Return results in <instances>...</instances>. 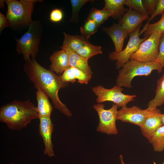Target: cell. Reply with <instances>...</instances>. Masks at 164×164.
<instances>
[{"mask_svg": "<svg viewBox=\"0 0 164 164\" xmlns=\"http://www.w3.org/2000/svg\"><path fill=\"white\" fill-rule=\"evenodd\" d=\"M61 48L64 50L67 54L70 67L81 70L90 77H92L93 73L90 67L88 65V60L82 57L76 52L69 48L62 47H61Z\"/></svg>", "mask_w": 164, "mask_h": 164, "instance_id": "2e32d148", "label": "cell"}, {"mask_svg": "<svg viewBox=\"0 0 164 164\" xmlns=\"http://www.w3.org/2000/svg\"><path fill=\"white\" fill-rule=\"evenodd\" d=\"M43 28L39 20L33 21L28 30L19 39L15 38L16 43V50L22 54L25 61L35 59L39 50V46L43 36Z\"/></svg>", "mask_w": 164, "mask_h": 164, "instance_id": "5b68a950", "label": "cell"}, {"mask_svg": "<svg viewBox=\"0 0 164 164\" xmlns=\"http://www.w3.org/2000/svg\"><path fill=\"white\" fill-rule=\"evenodd\" d=\"M62 80L66 82L73 83L76 81V78L72 67H70L66 69L60 75Z\"/></svg>", "mask_w": 164, "mask_h": 164, "instance_id": "f546056e", "label": "cell"}, {"mask_svg": "<svg viewBox=\"0 0 164 164\" xmlns=\"http://www.w3.org/2000/svg\"><path fill=\"white\" fill-rule=\"evenodd\" d=\"M39 118L36 107L29 99L14 100L0 108V121L10 130H20Z\"/></svg>", "mask_w": 164, "mask_h": 164, "instance_id": "7a4b0ae2", "label": "cell"}, {"mask_svg": "<svg viewBox=\"0 0 164 164\" xmlns=\"http://www.w3.org/2000/svg\"><path fill=\"white\" fill-rule=\"evenodd\" d=\"M156 61L164 67V33L161 36L159 45V53Z\"/></svg>", "mask_w": 164, "mask_h": 164, "instance_id": "1f68e13d", "label": "cell"}, {"mask_svg": "<svg viewBox=\"0 0 164 164\" xmlns=\"http://www.w3.org/2000/svg\"><path fill=\"white\" fill-rule=\"evenodd\" d=\"M100 26L93 20L87 19L84 24L80 28V34L87 39L97 31Z\"/></svg>", "mask_w": 164, "mask_h": 164, "instance_id": "d4e9b609", "label": "cell"}, {"mask_svg": "<svg viewBox=\"0 0 164 164\" xmlns=\"http://www.w3.org/2000/svg\"><path fill=\"white\" fill-rule=\"evenodd\" d=\"M160 110L157 108L148 111V112L143 125L140 127L143 136L148 140L155 132L163 125Z\"/></svg>", "mask_w": 164, "mask_h": 164, "instance_id": "7c38bea8", "label": "cell"}, {"mask_svg": "<svg viewBox=\"0 0 164 164\" xmlns=\"http://www.w3.org/2000/svg\"><path fill=\"white\" fill-rule=\"evenodd\" d=\"M164 13V0H157L155 10L144 26H146L149 22L157 15Z\"/></svg>", "mask_w": 164, "mask_h": 164, "instance_id": "f1b7e54d", "label": "cell"}, {"mask_svg": "<svg viewBox=\"0 0 164 164\" xmlns=\"http://www.w3.org/2000/svg\"><path fill=\"white\" fill-rule=\"evenodd\" d=\"M42 2L38 0H5L7 6L6 16L10 27L15 29L28 27L33 21L31 17L35 3Z\"/></svg>", "mask_w": 164, "mask_h": 164, "instance_id": "277c9868", "label": "cell"}, {"mask_svg": "<svg viewBox=\"0 0 164 164\" xmlns=\"http://www.w3.org/2000/svg\"><path fill=\"white\" fill-rule=\"evenodd\" d=\"M119 158L120 161V164H125L124 162L123 156L121 155H120L119 157ZM129 164H132L130 163ZM162 164H164V161L162 162Z\"/></svg>", "mask_w": 164, "mask_h": 164, "instance_id": "e575fe53", "label": "cell"}, {"mask_svg": "<svg viewBox=\"0 0 164 164\" xmlns=\"http://www.w3.org/2000/svg\"><path fill=\"white\" fill-rule=\"evenodd\" d=\"M162 34L154 33L140 45L130 60L147 62L156 61L159 53V45Z\"/></svg>", "mask_w": 164, "mask_h": 164, "instance_id": "ba28073f", "label": "cell"}, {"mask_svg": "<svg viewBox=\"0 0 164 164\" xmlns=\"http://www.w3.org/2000/svg\"><path fill=\"white\" fill-rule=\"evenodd\" d=\"M148 112V111L142 110L137 106L130 108L124 106L118 110L117 120L141 127L144 123Z\"/></svg>", "mask_w": 164, "mask_h": 164, "instance_id": "30bf717a", "label": "cell"}, {"mask_svg": "<svg viewBox=\"0 0 164 164\" xmlns=\"http://www.w3.org/2000/svg\"><path fill=\"white\" fill-rule=\"evenodd\" d=\"M143 6L149 15H151L154 12L157 0H142Z\"/></svg>", "mask_w": 164, "mask_h": 164, "instance_id": "d6a6232c", "label": "cell"}, {"mask_svg": "<svg viewBox=\"0 0 164 164\" xmlns=\"http://www.w3.org/2000/svg\"><path fill=\"white\" fill-rule=\"evenodd\" d=\"M161 118L162 123L163 125H164V114H161Z\"/></svg>", "mask_w": 164, "mask_h": 164, "instance_id": "d590c367", "label": "cell"}, {"mask_svg": "<svg viewBox=\"0 0 164 164\" xmlns=\"http://www.w3.org/2000/svg\"><path fill=\"white\" fill-rule=\"evenodd\" d=\"M124 5L128 6L129 9L145 15L149 19V15L143 6L142 0H125Z\"/></svg>", "mask_w": 164, "mask_h": 164, "instance_id": "4316f807", "label": "cell"}, {"mask_svg": "<svg viewBox=\"0 0 164 164\" xmlns=\"http://www.w3.org/2000/svg\"><path fill=\"white\" fill-rule=\"evenodd\" d=\"M140 24L133 32L129 33L130 38L128 43L121 52L116 53L114 51L111 52L109 55V58L112 60H116V68L120 70L129 60L131 56L138 49L141 44L149 36L140 39L139 37Z\"/></svg>", "mask_w": 164, "mask_h": 164, "instance_id": "9c48e42d", "label": "cell"}, {"mask_svg": "<svg viewBox=\"0 0 164 164\" xmlns=\"http://www.w3.org/2000/svg\"><path fill=\"white\" fill-rule=\"evenodd\" d=\"M92 92L97 97L98 103L110 101L117 104L118 107L127 106L129 102L133 101L136 97L135 95H127L123 94V88L116 85L111 89H107L101 85H97L91 88Z\"/></svg>", "mask_w": 164, "mask_h": 164, "instance_id": "8992f818", "label": "cell"}, {"mask_svg": "<svg viewBox=\"0 0 164 164\" xmlns=\"http://www.w3.org/2000/svg\"><path fill=\"white\" fill-rule=\"evenodd\" d=\"M94 1L90 0H71L72 6V14L70 22H77L78 19V14L82 6L88 2Z\"/></svg>", "mask_w": 164, "mask_h": 164, "instance_id": "484cf974", "label": "cell"}, {"mask_svg": "<svg viewBox=\"0 0 164 164\" xmlns=\"http://www.w3.org/2000/svg\"><path fill=\"white\" fill-rule=\"evenodd\" d=\"M163 67L156 61L143 62L130 60L119 70L116 79V85L121 87L131 88L132 82L137 76H148L156 70L160 73Z\"/></svg>", "mask_w": 164, "mask_h": 164, "instance_id": "3957f363", "label": "cell"}, {"mask_svg": "<svg viewBox=\"0 0 164 164\" xmlns=\"http://www.w3.org/2000/svg\"><path fill=\"white\" fill-rule=\"evenodd\" d=\"M155 32L162 34L164 33V13L162 15L160 19L157 22L153 24L149 23L146 26H144L140 32L139 35H140L144 33V37H145Z\"/></svg>", "mask_w": 164, "mask_h": 164, "instance_id": "603a6c76", "label": "cell"}, {"mask_svg": "<svg viewBox=\"0 0 164 164\" xmlns=\"http://www.w3.org/2000/svg\"><path fill=\"white\" fill-rule=\"evenodd\" d=\"M64 39L62 46L77 52L84 46L89 41L82 36H73L63 32Z\"/></svg>", "mask_w": 164, "mask_h": 164, "instance_id": "ac0fdd59", "label": "cell"}, {"mask_svg": "<svg viewBox=\"0 0 164 164\" xmlns=\"http://www.w3.org/2000/svg\"><path fill=\"white\" fill-rule=\"evenodd\" d=\"M76 52L82 57L88 60L93 56L101 54L102 51L101 46H95L88 42Z\"/></svg>", "mask_w": 164, "mask_h": 164, "instance_id": "cb8c5ba5", "label": "cell"}, {"mask_svg": "<svg viewBox=\"0 0 164 164\" xmlns=\"http://www.w3.org/2000/svg\"><path fill=\"white\" fill-rule=\"evenodd\" d=\"M11 27L10 23L4 15L0 13V33L5 28Z\"/></svg>", "mask_w": 164, "mask_h": 164, "instance_id": "836d02e7", "label": "cell"}, {"mask_svg": "<svg viewBox=\"0 0 164 164\" xmlns=\"http://www.w3.org/2000/svg\"><path fill=\"white\" fill-rule=\"evenodd\" d=\"M148 18L145 15L129 9L119 19L118 23L129 34L134 32L143 21Z\"/></svg>", "mask_w": 164, "mask_h": 164, "instance_id": "4fadbf2b", "label": "cell"}, {"mask_svg": "<svg viewBox=\"0 0 164 164\" xmlns=\"http://www.w3.org/2000/svg\"><path fill=\"white\" fill-rule=\"evenodd\" d=\"M118 106L113 103L109 109H105L103 103L94 105V109L97 112L99 122L97 127V132L108 135H116L118 133L116 121Z\"/></svg>", "mask_w": 164, "mask_h": 164, "instance_id": "52a82bcc", "label": "cell"}, {"mask_svg": "<svg viewBox=\"0 0 164 164\" xmlns=\"http://www.w3.org/2000/svg\"><path fill=\"white\" fill-rule=\"evenodd\" d=\"M112 16V13L104 7L101 10L93 8L90 10L87 19L93 20L100 26Z\"/></svg>", "mask_w": 164, "mask_h": 164, "instance_id": "7402d4cb", "label": "cell"}, {"mask_svg": "<svg viewBox=\"0 0 164 164\" xmlns=\"http://www.w3.org/2000/svg\"><path fill=\"white\" fill-rule=\"evenodd\" d=\"M164 104V73L157 82L155 94L154 98L149 101L148 107L145 109L149 111L157 108Z\"/></svg>", "mask_w": 164, "mask_h": 164, "instance_id": "d6986e66", "label": "cell"}, {"mask_svg": "<svg viewBox=\"0 0 164 164\" xmlns=\"http://www.w3.org/2000/svg\"><path fill=\"white\" fill-rule=\"evenodd\" d=\"M39 134L42 137L44 146L43 154L49 157L55 155L52 142V135L53 125L50 117L39 116Z\"/></svg>", "mask_w": 164, "mask_h": 164, "instance_id": "8fae6325", "label": "cell"}, {"mask_svg": "<svg viewBox=\"0 0 164 164\" xmlns=\"http://www.w3.org/2000/svg\"><path fill=\"white\" fill-rule=\"evenodd\" d=\"M63 17V13L62 9L56 8L53 9L51 12L49 19L52 22H58L62 20Z\"/></svg>", "mask_w": 164, "mask_h": 164, "instance_id": "4dcf8cb0", "label": "cell"}, {"mask_svg": "<svg viewBox=\"0 0 164 164\" xmlns=\"http://www.w3.org/2000/svg\"><path fill=\"white\" fill-rule=\"evenodd\" d=\"M8 164H15V163L13 162H12V163H8Z\"/></svg>", "mask_w": 164, "mask_h": 164, "instance_id": "74e56055", "label": "cell"}, {"mask_svg": "<svg viewBox=\"0 0 164 164\" xmlns=\"http://www.w3.org/2000/svg\"><path fill=\"white\" fill-rule=\"evenodd\" d=\"M72 68L78 82L81 84H87L91 78L81 70L73 67Z\"/></svg>", "mask_w": 164, "mask_h": 164, "instance_id": "83f0119b", "label": "cell"}, {"mask_svg": "<svg viewBox=\"0 0 164 164\" xmlns=\"http://www.w3.org/2000/svg\"><path fill=\"white\" fill-rule=\"evenodd\" d=\"M50 69L57 74L63 73L69 67L68 55L64 50L54 52L50 57Z\"/></svg>", "mask_w": 164, "mask_h": 164, "instance_id": "9a60e30c", "label": "cell"}, {"mask_svg": "<svg viewBox=\"0 0 164 164\" xmlns=\"http://www.w3.org/2000/svg\"><path fill=\"white\" fill-rule=\"evenodd\" d=\"M125 0H105L104 8L112 13V17L116 19L120 18L128 10L125 8Z\"/></svg>", "mask_w": 164, "mask_h": 164, "instance_id": "ffe728a7", "label": "cell"}, {"mask_svg": "<svg viewBox=\"0 0 164 164\" xmlns=\"http://www.w3.org/2000/svg\"><path fill=\"white\" fill-rule=\"evenodd\" d=\"M24 70L35 87L43 91L52 100L54 108L68 117L72 113L59 97L58 92L62 88L67 87L68 83L63 81L60 75H57L50 69L40 65L35 59L26 61Z\"/></svg>", "mask_w": 164, "mask_h": 164, "instance_id": "6da1fadb", "label": "cell"}, {"mask_svg": "<svg viewBox=\"0 0 164 164\" xmlns=\"http://www.w3.org/2000/svg\"><path fill=\"white\" fill-rule=\"evenodd\" d=\"M36 99L37 105L36 107L39 116L50 117L53 110L49 97L43 91L39 88L37 89Z\"/></svg>", "mask_w": 164, "mask_h": 164, "instance_id": "e0dca14e", "label": "cell"}, {"mask_svg": "<svg viewBox=\"0 0 164 164\" xmlns=\"http://www.w3.org/2000/svg\"><path fill=\"white\" fill-rule=\"evenodd\" d=\"M5 2V0H0V8H3L4 5V2Z\"/></svg>", "mask_w": 164, "mask_h": 164, "instance_id": "8d00e7d4", "label": "cell"}, {"mask_svg": "<svg viewBox=\"0 0 164 164\" xmlns=\"http://www.w3.org/2000/svg\"><path fill=\"white\" fill-rule=\"evenodd\" d=\"M153 150L160 152L164 150V125L159 128L148 140Z\"/></svg>", "mask_w": 164, "mask_h": 164, "instance_id": "44dd1931", "label": "cell"}, {"mask_svg": "<svg viewBox=\"0 0 164 164\" xmlns=\"http://www.w3.org/2000/svg\"><path fill=\"white\" fill-rule=\"evenodd\" d=\"M102 29L112 39L115 47L114 52L116 53L121 52L125 40L128 37L127 32L119 24L115 23L110 27H103Z\"/></svg>", "mask_w": 164, "mask_h": 164, "instance_id": "5bb4252c", "label": "cell"}]
</instances>
